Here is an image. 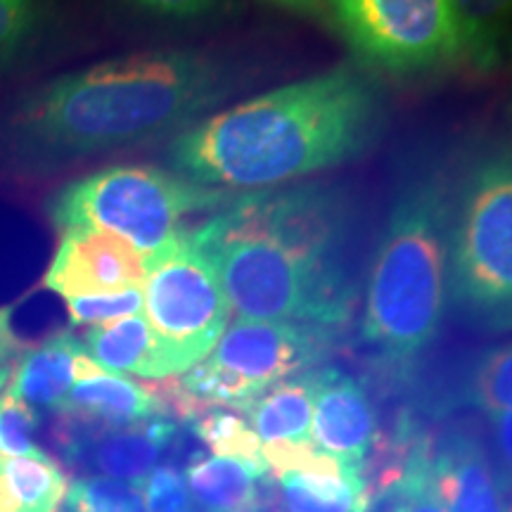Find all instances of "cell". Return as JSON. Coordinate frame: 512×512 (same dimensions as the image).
I'll list each match as a JSON object with an SVG mask.
<instances>
[{
  "instance_id": "32",
  "label": "cell",
  "mask_w": 512,
  "mask_h": 512,
  "mask_svg": "<svg viewBox=\"0 0 512 512\" xmlns=\"http://www.w3.org/2000/svg\"><path fill=\"white\" fill-rule=\"evenodd\" d=\"M12 339L10 337H0V389L8 384L10 370H12Z\"/></svg>"
},
{
  "instance_id": "5",
  "label": "cell",
  "mask_w": 512,
  "mask_h": 512,
  "mask_svg": "<svg viewBox=\"0 0 512 512\" xmlns=\"http://www.w3.org/2000/svg\"><path fill=\"white\" fill-rule=\"evenodd\" d=\"M216 200H221L219 190L155 166H110L57 192L50 219L62 230L93 228L117 235L152 261L183 238L185 216Z\"/></svg>"
},
{
  "instance_id": "3",
  "label": "cell",
  "mask_w": 512,
  "mask_h": 512,
  "mask_svg": "<svg viewBox=\"0 0 512 512\" xmlns=\"http://www.w3.org/2000/svg\"><path fill=\"white\" fill-rule=\"evenodd\" d=\"M233 91L226 67L183 50L140 53L57 76L19 105L17 150L76 157L157 138Z\"/></svg>"
},
{
  "instance_id": "4",
  "label": "cell",
  "mask_w": 512,
  "mask_h": 512,
  "mask_svg": "<svg viewBox=\"0 0 512 512\" xmlns=\"http://www.w3.org/2000/svg\"><path fill=\"white\" fill-rule=\"evenodd\" d=\"M451 207L437 183L408 188L370 256L363 339L406 363L437 337L446 304Z\"/></svg>"
},
{
  "instance_id": "35",
  "label": "cell",
  "mask_w": 512,
  "mask_h": 512,
  "mask_svg": "<svg viewBox=\"0 0 512 512\" xmlns=\"http://www.w3.org/2000/svg\"><path fill=\"white\" fill-rule=\"evenodd\" d=\"M8 323H10V313L5 309H0V337H10L8 335Z\"/></svg>"
},
{
  "instance_id": "2",
  "label": "cell",
  "mask_w": 512,
  "mask_h": 512,
  "mask_svg": "<svg viewBox=\"0 0 512 512\" xmlns=\"http://www.w3.org/2000/svg\"><path fill=\"white\" fill-rule=\"evenodd\" d=\"M377 119L373 81L342 67L200 121L174 140L171 162L209 190L275 188L356 157Z\"/></svg>"
},
{
  "instance_id": "31",
  "label": "cell",
  "mask_w": 512,
  "mask_h": 512,
  "mask_svg": "<svg viewBox=\"0 0 512 512\" xmlns=\"http://www.w3.org/2000/svg\"><path fill=\"white\" fill-rule=\"evenodd\" d=\"M491 418H494L496 444H498V453H501L503 467L512 475V411L491 415Z\"/></svg>"
},
{
  "instance_id": "27",
  "label": "cell",
  "mask_w": 512,
  "mask_h": 512,
  "mask_svg": "<svg viewBox=\"0 0 512 512\" xmlns=\"http://www.w3.org/2000/svg\"><path fill=\"white\" fill-rule=\"evenodd\" d=\"M48 0H0V64L19 55L36 36Z\"/></svg>"
},
{
  "instance_id": "28",
  "label": "cell",
  "mask_w": 512,
  "mask_h": 512,
  "mask_svg": "<svg viewBox=\"0 0 512 512\" xmlns=\"http://www.w3.org/2000/svg\"><path fill=\"white\" fill-rule=\"evenodd\" d=\"M72 325H102L138 316L143 311V287L112 294H93V297L67 299Z\"/></svg>"
},
{
  "instance_id": "25",
  "label": "cell",
  "mask_w": 512,
  "mask_h": 512,
  "mask_svg": "<svg viewBox=\"0 0 512 512\" xmlns=\"http://www.w3.org/2000/svg\"><path fill=\"white\" fill-rule=\"evenodd\" d=\"M470 392L472 401L489 415L512 411V342L482 358Z\"/></svg>"
},
{
  "instance_id": "10",
  "label": "cell",
  "mask_w": 512,
  "mask_h": 512,
  "mask_svg": "<svg viewBox=\"0 0 512 512\" xmlns=\"http://www.w3.org/2000/svg\"><path fill=\"white\" fill-rule=\"evenodd\" d=\"M147 261L117 235L93 228H64L46 287L64 299L136 290L145 285Z\"/></svg>"
},
{
  "instance_id": "38",
  "label": "cell",
  "mask_w": 512,
  "mask_h": 512,
  "mask_svg": "<svg viewBox=\"0 0 512 512\" xmlns=\"http://www.w3.org/2000/svg\"><path fill=\"white\" fill-rule=\"evenodd\" d=\"M508 512H512V505H510V510H508Z\"/></svg>"
},
{
  "instance_id": "8",
  "label": "cell",
  "mask_w": 512,
  "mask_h": 512,
  "mask_svg": "<svg viewBox=\"0 0 512 512\" xmlns=\"http://www.w3.org/2000/svg\"><path fill=\"white\" fill-rule=\"evenodd\" d=\"M143 309L169 377L188 373L204 361L226 332V292L216 266L192 240V233L147 261Z\"/></svg>"
},
{
  "instance_id": "21",
  "label": "cell",
  "mask_w": 512,
  "mask_h": 512,
  "mask_svg": "<svg viewBox=\"0 0 512 512\" xmlns=\"http://www.w3.org/2000/svg\"><path fill=\"white\" fill-rule=\"evenodd\" d=\"M0 475L17 512H57L69 489L67 477L50 456L0 458Z\"/></svg>"
},
{
  "instance_id": "17",
  "label": "cell",
  "mask_w": 512,
  "mask_h": 512,
  "mask_svg": "<svg viewBox=\"0 0 512 512\" xmlns=\"http://www.w3.org/2000/svg\"><path fill=\"white\" fill-rule=\"evenodd\" d=\"M83 351L86 349L72 332H57L41 347L22 356L8 392L29 403L31 408L60 411L76 382V358Z\"/></svg>"
},
{
  "instance_id": "18",
  "label": "cell",
  "mask_w": 512,
  "mask_h": 512,
  "mask_svg": "<svg viewBox=\"0 0 512 512\" xmlns=\"http://www.w3.org/2000/svg\"><path fill=\"white\" fill-rule=\"evenodd\" d=\"M458 55L477 69L512 60V0H448Z\"/></svg>"
},
{
  "instance_id": "24",
  "label": "cell",
  "mask_w": 512,
  "mask_h": 512,
  "mask_svg": "<svg viewBox=\"0 0 512 512\" xmlns=\"http://www.w3.org/2000/svg\"><path fill=\"white\" fill-rule=\"evenodd\" d=\"M64 501V512H147L138 484L100 475L76 479Z\"/></svg>"
},
{
  "instance_id": "1",
  "label": "cell",
  "mask_w": 512,
  "mask_h": 512,
  "mask_svg": "<svg viewBox=\"0 0 512 512\" xmlns=\"http://www.w3.org/2000/svg\"><path fill=\"white\" fill-rule=\"evenodd\" d=\"M245 320L332 330L356 299L354 221L335 190L242 197L192 233Z\"/></svg>"
},
{
  "instance_id": "11",
  "label": "cell",
  "mask_w": 512,
  "mask_h": 512,
  "mask_svg": "<svg viewBox=\"0 0 512 512\" xmlns=\"http://www.w3.org/2000/svg\"><path fill=\"white\" fill-rule=\"evenodd\" d=\"M311 439L320 451L366 470L377 441V415L361 382L339 370H316Z\"/></svg>"
},
{
  "instance_id": "12",
  "label": "cell",
  "mask_w": 512,
  "mask_h": 512,
  "mask_svg": "<svg viewBox=\"0 0 512 512\" xmlns=\"http://www.w3.org/2000/svg\"><path fill=\"white\" fill-rule=\"evenodd\" d=\"M95 434L69 437L67 448L100 477L140 484L176 439V425L164 418L128 427H95Z\"/></svg>"
},
{
  "instance_id": "37",
  "label": "cell",
  "mask_w": 512,
  "mask_h": 512,
  "mask_svg": "<svg viewBox=\"0 0 512 512\" xmlns=\"http://www.w3.org/2000/svg\"><path fill=\"white\" fill-rule=\"evenodd\" d=\"M387 512H396V508H394V505H392V503H389V508H387Z\"/></svg>"
},
{
  "instance_id": "20",
  "label": "cell",
  "mask_w": 512,
  "mask_h": 512,
  "mask_svg": "<svg viewBox=\"0 0 512 512\" xmlns=\"http://www.w3.org/2000/svg\"><path fill=\"white\" fill-rule=\"evenodd\" d=\"M185 484L190 498L204 512H240L252 508L259 496V479L264 472L245 460L197 453L185 467Z\"/></svg>"
},
{
  "instance_id": "14",
  "label": "cell",
  "mask_w": 512,
  "mask_h": 512,
  "mask_svg": "<svg viewBox=\"0 0 512 512\" xmlns=\"http://www.w3.org/2000/svg\"><path fill=\"white\" fill-rule=\"evenodd\" d=\"M60 411L88 427H128L159 418L164 403L143 384L102 368L74 382Z\"/></svg>"
},
{
  "instance_id": "26",
  "label": "cell",
  "mask_w": 512,
  "mask_h": 512,
  "mask_svg": "<svg viewBox=\"0 0 512 512\" xmlns=\"http://www.w3.org/2000/svg\"><path fill=\"white\" fill-rule=\"evenodd\" d=\"M38 418L36 411L17 399L12 392L0 396V458H43L41 446H36Z\"/></svg>"
},
{
  "instance_id": "6",
  "label": "cell",
  "mask_w": 512,
  "mask_h": 512,
  "mask_svg": "<svg viewBox=\"0 0 512 512\" xmlns=\"http://www.w3.org/2000/svg\"><path fill=\"white\" fill-rule=\"evenodd\" d=\"M448 290L486 330H512V162L491 159L467 178L448 242Z\"/></svg>"
},
{
  "instance_id": "7",
  "label": "cell",
  "mask_w": 512,
  "mask_h": 512,
  "mask_svg": "<svg viewBox=\"0 0 512 512\" xmlns=\"http://www.w3.org/2000/svg\"><path fill=\"white\" fill-rule=\"evenodd\" d=\"M330 330L297 323L238 318L204 361L185 373L176 408L197 418L211 406L245 411L275 384L323 361Z\"/></svg>"
},
{
  "instance_id": "19",
  "label": "cell",
  "mask_w": 512,
  "mask_h": 512,
  "mask_svg": "<svg viewBox=\"0 0 512 512\" xmlns=\"http://www.w3.org/2000/svg\"><path fill=\"white\" fill-rule=\"evenodd\" d=\"M316 373H302L275 384L245 408L247 422L261 444L311 441Z\"/></svg>"
},
{
  "instance_id": "33",
  "label": "cell",
  "mask_w": 512,
  "mask_h": 512,
  "mask_svg": "<svg viewBox=\"0 0 512 512\" xmlns=\"http://www.w3.org/2000/svg\"><path fill=\"white\" fill-rule=\"evenodd\" d=\"M0 512H17V505H15V501H12L3 475H0Z\"/></svg>"
},
{
  "instance_id": "15",
  "label": "cell",
  "mask_w": 512,
  "mask_h": 512,
  "mask_svg": "<svg viewBox=\"0 0 512 512\" xmlns=\"http://www.w3.org/2000/svg\"><path fill=\"white\" fill-rule=\"evenodd\" d=\"M273 479L287 512H370L375 503L368 472L337 458L313 470L280 472Z\"/></svg>"
},
{
  "instance_id": "30",
  "label": "cell",
  "mask_w": 512,
  "mask_h": 512,
  "mask_svg": "<svg viewBox=\"0 0 512 512\" xmlns=\"http://www.w3.org/2000/svg\"><path fill=\"white\" fill-rule=\"evenodd\" d=\"M133 8L162 19H197L209 15L221 5V0H128Z\"/></svg>"
},
{
  "instance_id": "9",
  "label": "cell",
  "mask_w": 512,
  "mask_h": 512,
  "mask_svg": "<svg viewBox=\"0 0 512 512\" xmlns=\"http://www.w3.org/2000/svg\"><path fill=\"white\" fill-rule=\"evenodd\" d=\"M354 50L377 67L411 72L458 55L448 0H328Z\"/></svg>"
},
{
  "instance_id": "29",
  "label": "cell",
  "mask_w": 512,
  "mask_h": 512,
  "mask_svg": "<svg viewBox=\"0 0 512 512\" xmlns=\"http://www.w3.org/2000/svg\"><path fill=\"white\" fill-rule=\"evenodd\" d=\"M147 512H190L192 498L183 472L174 465H159L140 482Z\"/></svg>"
},
{
  "instance_id": "23",
  "label": "cell",
  "mask_w": 512,
  "mask_h": 512,
  "mask_svg": "<svg viewBox=\"0 0 512 512\" xmlns=\"http://www.w3.org/2000/svg\"><path fill=\"white\" fill-rule=\"evenodd\" d=\"M192 430L207 444L211 453L245 460V463L254 465L256 470L266 475V463L264 456H261L264 444H261V439L256 437L245 418L226 411H216V408H207V411L197 415Z\"/></svg>"
},
{
  "instance_id": "22",
  "label": "cell",
  "mask_w": 512,
  "mask_h": 512,
  "mask_svg": "<svg viewBox=\"0 0 512 512\" xmlns=\"http://www.w3.org/2000/svg\"><path fill=\"white\" fill-rule=\"evenodd\" d=\"M380 491H387L396 512H446L434 494L427 441L408 448L399 463L384 472Z\"/></svg>"
},
{
  "instance_id": "16",
  "label": "cell",
  "mask_w": 512,
  "mask_h": 512,
  "mask_svg": "<svg viewBox=\"0 0 512 512\" xmlns=\"http://www.w3.org/2000/svg\"><path fill=\"white\" fill-rule=\"evenodd\" d=\"M83 349L100 368L119 375L164 380L166 368L159 354L155 332L145 316H128L112 323L91 325L83 335Z\"/></svg>"
},
{
  "instance_id": "36",
  "label": "cell",
  "mask_w": 512,
  "mask_h": 512,
  "mask_svg": "<svg viewBox=\"0 0 512 512\" xmlns=\"http://www.w3.org/2000/svg\"><path fill=\"white\" fill-rule=\"evenodd\" d=\"M240 512H261V510L254 508V505H252V508H245V510H240Z\"/></svg>"
},
{
  "instance_id": "34",
  "label": "cell",
  "mask_w": 512,
  "mask_h": 512,
  "mask_svg": "<svg viewBox=\"0 0 512 512\" xmlns=\"http://www.w3.org/2000/svg\"><path fill=\"white\" fill-rule=\"evenodd\" d=\"M273 3L287 5V8H297V10H306L316 5V0H273Z\"/></svg>"
},
{
  "instance_id": "13",
  "label": "cell",
  "mask_w": 512,
  "mask_h": 512,
  "mask_svg": "<svg viewBox=\"0 0 512 512\" xmlns=\"http://www.w3.org/2000/svg\"><path fill=\"white\" fill-rule=\"evenodd\" d=\"M434 494L446 512H503L501 489L482 441L472 434H446L430 448Z\"/></svg>"
}]
</instances>
